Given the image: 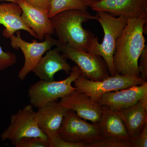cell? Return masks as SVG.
<instances>
[{"label": "cell", "mask_w": 147, "mask_h": 147, "mask_svg": "<svg viewBox=\"0 0 147 147\" xmlns=\"http://www.w3.org/2000/svg\"><path fill=\"white\" fill-rule=\"evenodd\" d=\"M147 18H129L116 42L113 56L116 74L139 76V58L146 47L144 34Z\"/></svg>", "instance_id": "cell-1"}, {"label": "cell", "mask_w": 147, "mask_h": 147, "mask_svg": "<svg viewBox=\"0 0 147 147\" xmlns=\"http://www.w3.org/2000/svg\"><path fill=\"white\" fill-rule=\"evenodd\" d=\"M95 19L88 10L71 9L63 11L50 18L60 43H67L77 50L88 52L97 37L82 26L84 22Z\"/></svg>", "instance_id": "cell-2"}, {"label": "cell", "mask_w": 147, "mask_h": 147, "mask_svg": "<svg viewBox=\"0 0 147 147\" xmlns=\"http://www.w3.org/2000/svg\"><path fill=\"white\" fill-rule=\"evenodd\" d=\"M94 20L100 23L104 32L101 44L96 39L92 44L89 53L100 56L108 66L110 76L116 75L113 63L116 42L127 24L128 19L123 16H113L107 12L96 11Z\"/></svg>", "instance_id": "cell-3"}, {"label": "cell", "mask_w": 147, "mask_h": 147, "mask_svg": "<svg viewBox=\"0 0 147 147\" xmlns=\"http://www.w3.org/2000/svg\"><path fill=\"white\" fill-rule=\"evenodd\" d=\"M81 74L79 67L75 65L72 67L69 76L61 81L47 82L40 80L36 82L28 91L31 104L34 108L38 109L48 102L62 98L76 89L71 84Z\"/></svg>", "instance_id": "cell-4"}, {"label": "cell", "mask_w": 147, "mask_h": 147, "mask_svg": "<svg viewBox=\"0 0 147 147\" xmlns=\"http://www.w3.org/2000/svg\"><path fill=\"white\" fill-rule=\"evenodd\" d=\"M146 82L139 76L118 74L98 81H91L80 76L74 83L76 90L84 93L94 102H98L102 95L105 93L142 85Z\"/></svg>", "instance_id": "cell-5"}, {"label": "cell", "mask_w": 147, "mask_h": 147, "mask_svg": "<svg viewBox=\"0 0 147 147\" xmlns=\"http://www.w3.org/2000/svg\"><path fill=\"white\" fill-rule=\"evenodd\" d=\"M33 108L31 104L27 105L19 109L16 114L11 115L9 125L1 134V140H9L15 146L18 141L24 137L47 139L38 125Z\"/></svg>", "instance_id": "cell-6"}, {"label": "cell", "mask_w": 147, "mask_h": 147, "mask_svg": "<svg viewBox=\"0 0 147 147\" xmlns=\"http://www.w3.org/2000/svg\"><path fill=\"white\" fill-rule=\"evenodd\" d=\"M57 46L67 59L76 64L84 78L98 81L110 76L108 66L100 56L74 49L67 43L58 42Z\"/></svg>", "instance_id": "cell-7"}, {"label": "cell", "mask_w": 147, "mask_h": 147, "mask_svg": "<svg viewBox=\"0 0 147 147\" xmlns=\"http://www.w3.org/2000/svg\"><path fill=\"white\" fill-rule=\"evenodd\" d=\"M58 134L65 141L82 143L86 145L87 147L102 138L96 124L87 122L71 110L67 112Z\"/></svg>", "instance_id": "cell-8"}, {"label": "cell", "mask_w": 147, "mask_h": 147, "mask_svg": "<svg viewBox=\"0 0 147 147\" xmlns=\"http://www.w3.org/2000/svg\"><path fill=\"white\" fill-rule=\"evenodd\" d=\"M16 33V36L13 34L11 37V45L13 49H20L24 54L25 61L18 74V78L24 81L32 71L43 55L54 45L57 46L59 41L52 35L46 34L45 40L42 42H38L36 40H33L32 42H28L22 39L20 31Z\"/></svg>", "instance_id": "cell-9"}, {"label": "cell", "mask_w": 147, "mask_h": 147, "mask_svg": "<svg viewBox=\"0 0 147 147\" xmlns=\"http://www.w3.org/2000/svg\"><path fill=\"white\" fill-rule=\"evenodd\" d=\"M89 7L96 11H105L127 19L147 18V0H103Z\"/></svg>", "instance_id": "cell-10"}, {"label": "cell", "mask_w": 147, "mask_h": 147, "mask_svg": "<svg viewBox=\"0 0 147 147\" xmlns=\"http://www.w3.org/2000/svg\"><path fill=\"white\" fill-rule=\"evenodd\" d=\"M59 102L68 110H73L81 118L93 123H97L102 112V105L76 89L61 98Z\"/></svg>", "instance_id": "cell-11"}, {"label": "cell", "mask_w": 147, "mask_h": 147, "mask_svg": "<svg viewBox=\"0 0 147 147\" xmlns=\"http://www.w3.org/2000/svg\"><path fill=\"white\" fill-rule=\"evenodd\" d=\"M146 95L147 82L142 85L105 93L101 96L98 103L117 112L136 104Z\"/></svg>", "instance_id": "cell-12"}, {"label": "cell", "mask_w": 147, "mask_h": 147, "mask_svg": "<svg viewBox=\"0 0 147 147\" xmlns=\"http://www.w3.org/2000/svg\"><path fill=\"white\" fill-rule=\"evenodd\" d=\"M68 109L57 101L48 102L36 112L38 125L47 138L57 135Z\"/></svg>", "instance_id": "cell-13"}, {"label": "cell", "mask_w": 147, "mask_h": 147, "mask_svg": "<svg viewBox=\"0 0 147 147\" xmlns=\"http://www.w3.org/2000/svg\"><path fill=\"white\" fill-rule=\"evenodd\" d=\"M67 59L57 46L46 52L32 71L40 80L47 82L55 81L54 76L58 71H64L68 74L71 71L72 67Z\"/></svg>", "instance_id": "cell-14"}, {"label": "cell", "mask_w": 147, "mask_h": 147, "mask_svg": "<svg viewBox=\"0 0 147 147\" xmlns=\"http://www.w3.org/2000/svg\"><path fill=\"white\" fill-rule=\"evenodd\" d=\"M16 1L22 9V19L35 32L37 39L43 40L45 34L53 35L55 33L48 13L34 7L22 0Z\"/></svg>", "instance_id": "cell-15"}, {"label": "cell", "mask_w": 147, "mask_h": 147, "mask_svg": "<svg viewBox=\"0 0 147 147\" xmlns=\"http://www.w3.org/2000/svg\"><path fill=\"white\" fill-rule=\"evenodd\" d=\"M22 13V9L16 3L0 4V24L5 27L3 36L10 38L16 32L23 30L37 39L35 32L23 21L21 18Z\"/></svg>", "instance_id": "cell-16"}, {"label": "cell", "mask_w": 147, "mask_h": 147, "mask_svg": "<svg viewBox=\"0 0 147 147\" xmlns=\"http://www.w3.org/2000/svg\"><path fill=\"white\" fill-rule=\"evenodd\" d=\"M97 125L102 138H116L130 142L125 125L117 112L103 105Z\"/></svg>", "instance_id": "cell-17"}, {"label": "cell", "mask_w": 147, "mask_h": 147, "mask_svg": "<svg viewBox=\"0 0 147 147\" xmlns=\"http://www.w3.org/2000/svg\"><path fill=\"white\" fill-rule=\"evenodd\" d=\"M117 112L126 126L129 138L134 137L147 123V95L134 105Z\"/></svg>", "instance_id": "cell-18"}, {"label": "cell", "mask_w": 147, "mask_h": 147, "mask_svg": "<svg viewBox=\"0 0 147 147\" xmlns=\"http://www.w3.org/2000/svg\"><path fill=\"white\" fill-rule=\"evenodd\" d=\"M88 7L82 0H52L48 15L50 18L65 11L88 10Z\"/></svg>", "instance_id": "cell-19"}, {"label": "cell", "mask_w": 147, "mask_h": 147, "mask_svg": "<svg viewBox=\"0 0 147 147\" xmlns=\"http://www.w3.org/2000/svg\"><path fill=\"white\" fill-rule=\"evenodd\" d=\"M87 147H132L129 141L116 138H102Z\"/></svg>", "instance_id": "cell-20"}, {"label": "cell", "mask_w": 147, "mask_h": 147, "mask_svg": "<svg viewBox=\"0 0 147 147\" xmlns=\"http://www.w3.org/2000/svg\"><path fill=\"white\" fill-rule=\"evenodd\" d=\"M16 147H50L48 139L38 137H24L19 140Z\"/></svg>", "instance_id": "cell-21"}, {"label": "cell", "mask_w": 147, "mask_h": 147, "mask_svg": "<svg viewBox=\"0 0 147 147\" xmlns=\"http://www.w3.org/2000/svg\"><path fill=\"white\" fill-rule=\"evenodd\" d=\"M17 61V56L14 53L5 52L0 46V71L12 66Z\"/></svg>", "instance_id": "cell-22"}, {"label": "cell", "mask_w": 147, "mask_h": 147, "mask_svg": "<svg viewBox=\"0 0 147 147\" xmlns=\"http://www.w3.org/2000/svg\"><path fill=\"white\" fill-rule=\"evenodd\" d=\"M130 142L132 147H147V123L139 133L130 138Z\"/></svg>", "instance_id": "cell-23"}, {"label": "cell", "mask_w": 147, "mask_h": 147, "mask_svg": "<svg viewBox=\"0 0 147 147\" xmlns=\"http://www.w3.org/2000/svg\"><path fill=\"white\" fill-rule=\"evenodd\" d=\"M50 147H87V145L82 143H71L65 141L59 134L47 138Z\"/></svg>", "instance_id": "cell-24"}, {"label": "cell", "mask_w": 147, "mask_h": 147, "mask_svg": "<svg viewBox=\"0 0 147 147\" xmlns=\"http://www.w3.org/2000/svg\"><path fill=\"white\" fill-rule=\"evenodd\" d=\"M140 62L138 63V68L140 74V77L147 81V46L144 48L140 58Z\"/></svg>", "instance_id": "cell-25"}, {"label": "cell", "mask_w": 147, "mask_h": 147, "mask_svg": "<svg viewBox=\"0 0 147 147\" xmlns=\"http://www.w3.org/2000/svg\"><path fill=\"white\" fill-rule=\"evenodd\" d=\"M30 5L49 13L52 0H22Z\"/></svg>", "instance_id": "cell-26"}, {"label": "cell", "mask_w": 147, "mask_h": 147, "mask_svg": "<svg viewBox=\"0 0 147 147\" xmlns=\"http://www.w3.org/2000/svg\"><path fill=\"white\" fill-rule=\"evenodd\" d=\"M88 7L96 3L103 0H82Z\"/></svg>", "instance_id": "cell-27"}, {"label": "cell", "mask_w": 147, "mask_h": 147, "mask_svg": "<svg viewBox=\"0 0 147 147\" xmlns=\"http://www.w3.org/2000/svg\"><path fill=\"white\" fill-rule=\"evenodd\" d=\"M5 1L9 2L16 3V0H0V1Z\"/></svg>", "instance_id": "cell-28"}]
</instances>
